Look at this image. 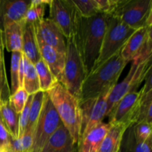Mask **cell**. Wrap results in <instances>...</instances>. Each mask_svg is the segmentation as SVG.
<instances>
[{
  "label": "cell",
  "mask_w": 152,
  "mask_h": 152,
  "mask_svg": "<svg viewBox=\"0 0 152 152\" xmlns=\"http://www.w3.org/2000/svg\"><path fill=\"white\" fill-rule=\"evenodd\" d=\"M109 16L99 13L88 18L80 15L77 19L74 37L87 75L99 56Z\"/></svg>",
  "instance_id": "cell-1"
},
{
  "label": "cell",
  "mask_w": 152,
  "mask_h": 152,
  "mask_svg": "<svg viewBox=\"0 0 152 152\" xmlns=\"http://www.w3.org/2000/svg\"><path fill=\"white\" fill-rule=\"evenodd\" d=\"M127 64L119 52L91 71L83 81L80 102L96 97L107 89L114 88Z\"/></svg>",
  "instance_id": "cell-2"
},
{
  "label": "cell",
  "mask_w": 152,
  "mask_h": 152,
  "mask_svg": "<svg viewBox=\"0 0 152 152\" xmlns=\"http://www.w3.org/2000/svg\"><path fill=\"white\" fill-rule=\"evenodd\" d=\"M63 126L68 129L74 142L78 144L81 128L80 100L58 82L46 92Z\"/></svg>",
  "instance_id": "cell-3"
},
{
  "label": "cell",
  "mask_w": 152,
  "mask_h": 152,
  "mask_svg": "<svg viewBox=\"0 0 152 152\" xmlns=\"http://www.w3.org/2000/svg\"><path fill=\"white\" fill-rule=\"evenodd\" d=\"M152 46L148 47L138 57L132 61L130 70L124 80L117 84L110 93L108 99L106 117H111L117 104L126 94L136 91L151 70Z\"/></svg>",
  "instance_id": "cell-4"
},
{
  "label": "cell",
  "mask_w": 152,
  "mask_h": 152,
  "mask_svg": "<svg viewBox=\"0 0 152 152\" xmlns=\"http://www.w3.org/2000/svg\"><path fill=\"white\" fill-rule=\"evenodd\" d=\"M86 76L84 63L74 35L67 39L65 66L59 83L80 100L82 86Z\"/></svg>",
  "instance_id": "cell-5"
},
{
  "label": "cell",
  "mask_w": 152,
  "mask_h": 152,
  "mask_svg": "<svg viewBox=\"0 0 152 152\" xmlns=\"http://www.w3.org/2000/svg\"><path fill=\"white\" fill-rule=\"evenodd\" d=\"M136 30L132 29L114 16H109L99 56L91 71L120 52L129 37Z\"/></svg>",
  "instance_id": "cell-6"
},
{
  "label": "cell",
  "mask_w": 152,
  "mask_h": 152,
  "mask_svg": "<svg viewBox=\"0 0 152 152\" xmlns=\"http://www.w3.org/2000/svg\"><path fill=\"white\" fill-rule=\"evenodd\" d=\"M134 30L152 25L151 0H120L113 16Z\"/></svg>",
  "instance_id": "cell-7"
},
{
  "label": "cell",
  "mask_w": 152,
  "mask_h": 152,
  "mask_svg": "<svg viewBox=\"0 0 152 152\" xmlns=\"http://www.w3.org/2000/svg\"><path fill=\"white\" fill-rule=\"evenodd\" d=\"M112 89L113 88H108L98 96L80 102L81 111L80 140L94 128L103 123L107 114L108 96Z\"/></svg>",
  "instance_id": "cell-8"
},
{
  "label": "cell",
  "mask_w": 152,
  "mask_h": 152,
  "mask_svg": "<svg viewBox=\"0 0 152 152\" xmlns=\"http://www.w3.org/2000/svg\"><path fill=\"white\" fill-rule=\"evenodd\" d=\"M62 124L56 109L45 92L44 103L34 132L31 152H40L51 135Z\"/></svg>",
  "instance_id": "cell-9"
},
{
  "label": "cell",
  "mask_w": 152,
  "mask_h": 152,
  "mask_svg": "<svg viewBox=\"0 0 152 152\" xmlns=\"http://www.w3.org/2000/svg\"><path fill=\"white\" fill-rule=\"evenodd\" d=\"M49 19L57 26L66 39L75 34L80 14L72 0H51Z\"/></svg>",
  "instance_id": "cell-10"
},
{
  "label": "cell",
  "mask_w": 152,
  "mask_h": 152,
  "mask_svg": "<svg viewBox=\"0 0 152 152\" xmlns=\"http://www.w3.org/2000/svg\"><path fill=\"white\" fill-rule=\"evenodd\" d=\"M142 97V89L126 94L117 104L111 117H108V123L123 124L128 128L136 124Z\"/></svg>",
  "instance_id": "cell-11"
},
{
  "label": "cell",
  "mask_w": 152,
  "mask_h": 152,
  "mask_svg": "<svg viewBox=\"0 0 152 152\" xmlns=\"http://www.w3.org/2000/svg\"><path fill=\"white\" fill-rule=\"evenodd\" d=\"M36 37L60 53H66V41L60 30L49 18L33 24Z\"/></svg>",
  "instance_id": "cell-12"
},
{
  "label": "cell",
  "mask_w": 152,
  "mask_h": 152,
  "mask_svg": "<svg viewBox=\"0 0 152 152\" xmlns=\"http://www.w3.org/2000/svg\"><path fill=\"white\" fill-rule=\"evenodd\" d=\"M151 43V28H139L129 37L120 50V55L127 62H132L152 46Z\"/></svg>",
  "instance_id": "cell-13"
},
{
  "label": "cell",
  "mask_w": 152,
  "mask_h": 152,
  "mask_svg": "<svg viewBox=\"0 0 152 152\" xmlns=\"http://www.w3.org/2000/svg\"><path fill=\"white\" fill-rule=\"evenodd\" d=\"M31 0H13L0 1V18L3 28L24 19Z\"/></svg>",
  "instance_id": "cell-14"
},
{
  "label": "cell",
  "mask_w": 152,
  "mask_h": 152,
  "mask_svg": "<svg viewBox=\"0 0 152 152\" xmlns=\"http://www.w3.org/2000/svg\"><path fill=\"white\" fill-rule=\"evenodd\" d=\"M41 59L44 61L58 82L62 79L65 62V54L60 53L53 48L45 44L37 38Z\"/></svg>",
  "instance_id": "cell-15"
},
{
  "label": "cell",
  "mask_w": 152,
  "mask_h": 152,
  "mask_svg": "<svg viewBox=\"0 0 152 152\" xmlns=\"http://www.w3.org/2000/svg\"><path fill=\"white\" fill-rule=\"evenodd\" d=\"M76 145L68 129L62 124L49 138L40 152H77Z\"/></svg>",
  "instance_id": "cell-16"
},
{
  "label": "cell",
  "mask_w": 152,
  "mask_h": 152,
  "mask_svg": "<svg viewBox=\"0 0 152 152\" xmlns=\"http://www.w3.org/2000/svg\"><path fill=\"white\" fill-rule=\"evenodd\" d=\"M109 123H102L94 128L77 144V152H98L102 140L111 128Z\"/></svg>",
  "instance_id": "cell-17"
},
{
  "label": "cell",
  "mask_w": 152,
  "mask_h": 152,
  "mask_svg": "<svg viewBox=\"0 0 152 152\" xmlns=\"http://www.w3.org/2000/svg\"><path fill=\"white\" fill-rule=\"evenodd\" d=\"M25 22L24 19L13 22L3 28L4 48L7 51L22 52V38Z\"/></svg>",
  "instance_id": "cell-18"
},
{
  "label": "cell",
  "mask_w": 152,
  "mask_h": 152,
  "mask_svg": "<svg viewBox=\"0 0 152 152\" xmlns=\"http://www.w3.org/2000/svg\"><path fill=\"white\" fill-rule=\"evenodd\" d=\"M111 125L98 152H120L123 137L129 128L119 123Z\"/></svg>",
  "instance_id": "cell-19"
},
{
  "label": "cell",
  "mask_w": 152,
  "mask_h": 152,
  "mask_svg": "<svg viewBox=\"0 0 152 152\" xmlns=\"http://www.w3.org/2000/svg\"><path fill=\"white\" fill-rule=\"evenodd\" d=\"M22 53L33 64H35L41 59L33 24L25 22L22 38Z\"/></svg>",
  "instance_id": "cell-20"
},
{
  "label": "cell",
  "mask_w": 152,
  "mask_h": 152,
  "mask_svg": "<svg viewBox=\"0 0 152 152\" xmlns=\"http://www.w3.org/2000/svg\"><path fill=\"white\" fill-rule=\"evenodd\" d=\"M22 59H23L24 64L22 88L25 89L28 95L34 94L40 91L39 82L35 65L32 62H30L23 54H22Z\"/></svg>",
  "instance_id": "cell-21"
},
{
  "label": "cell",
  "mask_w": 152,
  "mask_h": 152,
  "mask_svg": "<svg viewBox=\"0 0 152 152\" xmlns=\"http://www.w3.org/2000/svg\"><path fill=\"white\" fill-rule=\"evenodd\" d=\"M19 117L9 102L0 105V117L12 138L19 137Z\"/></svg>",
  "instance_id": "cell-22"
},
{
  "label": "cell",
  "mask_w": 152,
  "mask_h": 152,
  "mask_svg": "<svg viewBox=\"0 0 152 152\" xmlns=\"http://www.w3.org/2000/svg\"><path fill=\"white\" fill-rule=\"evenodd\" d=\"M4 50V42L3 31L0 30V105L8 102L10 96L11 95L6 75Z\"/></svg>",
  "instance_id": "cell-23"
},
{
  "label": "cell",
  "mask_w": 152,
  "mask_h": 152,
  "mask_svg": "<svg viewBox=\"0 0 152 152\" xmlns=\"http://www.w3.org/2000/svg\"><path fill=\"white\" fill-rule=\"evenodd\" d=\"M34 65H35L36 71L38 75L40 91L43 92H47L56 83H58V81L53 75L45 62L42 59L36 62Z\"/></svg>",
  "instance_id": "cell-24"
},
{
  "label": "cell",
  "mask_w": 152,
  "mask_h": 152,
  "mask_svg": "<svg viewBox=\"0 0 152 152\" xmlns=\"http://www.w3.org/2000/svg\"><path fill=\"white\" fill-rule=\"evenodd\" d=\"M45 96V92L41 91L35 93L33 96L31 108H30L28 123L26 129H29L34 132L35 130V127L37 126L39 117L40 113L42 109Z\"/></svg>",
  "instance_id": "cell-25"
},
{
  "label": "cell",
  "mask_w": 152,
  "mask_h": 152,
  "mask_svg": "<svg viewBox=\"0 0 152 152\" xmlns=\"http://www.w3.org/2000/svg\"><path fill=\"white\" fill-rule=\"evenodd\" d=\"M22 57L21 51H13L11 53V62H10V81L11 88L10 94H13L19 88V67Z\"/></svg>",
  "instance_id": "cell-26"
},
{
  "label": "cell",
  "mask_w": 152,
  "mask_h": 152,
  "mask_svg": "<svg viewBox=\"0 0 152 152\" xmlns=\"http://www.w3.org/2000/svg\"><path fill=\"white\" fill-rule=\"evenodd\" d=\"M142 121L152 124V91L142 94L137 123Z\"/></svg>",
  "instance_id": "cell-27"
},
{
  "label": "cell",
  "mask_w": 152,
  "mask_h": 152,
  "mask_svg": "<svg viewBox=\"0 0 152 152\" xmlns=\"http://www.w3.org/2000/svg\"><path fill=\"white\" fill-rule=\"evenodd\" d=\"M79 14L83 17H91L99 13L95 0H72Z\"/></svg>",
  "instance_id": "cell-28"
},
{
  "label": "cell",
  "mask_w": 152,
  "mask_h": 152,
  "mask_svg": "<svg viewBox=\"0 0 152 152\" xmlns=\"http://www.w3.org/2000/svg\"><path fill=\"white\" fill-rule=\"evenodd\" d=\"M152 124L147 122H139L132 126L133 135L137 142H142L151 138Z\"/></svg>",
  "instance_id": "cell-29"
},
{
  "label": "cell",
  "mask_w": 152,
  "mask_h": 152,
  "mask_svg": "<svg viewBox=\"0 0 152 152\" xmlns=\"http://www.w3.org/2000/svg\"><path fill=\"white\" fill-rule=\"evenodd\" d=\"M28 94L23 88H19L15 93L11 94L9 98V104L16 114H19L25 107L28 98Z\"/></svg>",
  "instance_id": "cell-30"
},
{
  "label": "cell",
  "mask_w": 152,
  "mask_h": 152,
  "mask_svg": "<svg viewBox=\"0 0 152 152\" xmlns=\"http://www.w3.org/2000/svg\"><path fill=\"white\" fill-rule=\"evenodd\" d=\"M45 10V4H31V6L25 13L24 20L26 23L30 24L41 22L44 19Z\"/></svg>",
  "instance_id": "cell-31"
},
{
  "label": "cell",
  "mask_w": 152,
  "mask_h": 152,
  "mask_svg": "<svg viewBox=\"0 0 152 152\" xmlns=\"http://www.w3.org/2000/svg\"><path fill=\"white\" fill-rule=\"evenodd\" d=\"M32 95H29L27 100L26 103H25V107L22 109V112L19 114V137H21L22 134L25 132V129H26L28 123V119H29V114H30V108H31V101L33 99Z\"/></svg>",
  "instance_id": "cell-32"
},
{
  "label": "cell",
  "mask_w": 152,
  "mask_h": 152,
  "mask_svg": "<svg viewBox=\"0 0 152 152\" xmlns=\"http://www.w3.org/2000/svg\"><path fill=\"white\" fill-rule=\"evenodd\" d=\"M99 13L113 16L117 10L120 0H95Z\"/></svg>",
  "instance_id": "cell-33"
},
{
  "label": "cell",
  "mask_w": 152,
  "mask_h": 152,
  "mask_svg": "<svg viewBox=\"0 0 152 152\" xmlns=\"http://www.w3.org/2000/svg\"><path fill=\"white\" fill-rule=\"evenodd\" d=\"M131 134V132H130ZM132 137H129L130 140L129 141V150L130 152H151V143H152V138H150L148 140L142 142H137L135 141L134 137L133 135V131L132 129Z\"/></svg>",
  "instance_id": "cell-34"
},
{
  "label": "cell",
  "mask_w": 152,
  "mask_h": 152,
  "mask_svg": "<svg viewBox=\"0 0 152 152\" xmlns=\"http://www.w3.org/2000/svg\"><path fill=\"white\" fill-rule=\"evenodd\" d=\"M34 131L29 129H25V132L21 137V142L23 152H31L34 141Z\"/></svg>",
  "instance_id": "cell-35"
},
{
  "label": "cell",
  "mask_w": 152,
  "mask_h": 152,
  "mask_svg": "<svg viewBox=\"0 0 152 152\" xmlns=\"http://www.w3.org/2000/svg\"><path fill=\"white\" fill-rule=\"evenodd\" d=\"M10 139H11V136L0 117V147L8 146Z\"/></svg>",
  "instance_id": "cell-36"
},
{
  "label": "cell",
  "mask_w": 152,
  "mask_h": 152,
  "mask_svg": "<svg viewBox=\"0 0 152 152\" xmlns=\"http://www.w3.org/2000/svg\"><path fill=\"white\" fill-rule=\"evenodd\" d=\"M8 147L10 152H23L22 142H21V139L19 137H11Z\"/></svg>",
  "instance_id": "cell-37"
},
{
  "label": "cell",
  "mask_w": 152,
  "mask_h": 152,
  "mask_svg": "<svg viewBox=\"0 0 152 152\" xmlns=\"http://www.w3.org/2000/svg\"><path fill=\"white\" fill-rule=\"evenodd\" d=\"M0 152H10L8 146H1L0 147Z\"/></svg>",
  "instance_id": "cell-38"
},
{
  "label": "cell",
  "mask_w": 152,
  "mask_h": 152,
  "mask_svg": "<svg viewBox=\"0 0 152 152\" xmlns=\"http://www.w3.org/2000/svg\"><path fill=\"white\" fill-rule=\"evenodd\" d=\"M0 30H1V29H0Z\"/></svg>",
  "instance_id": "cell-39"
}]
</instances>
